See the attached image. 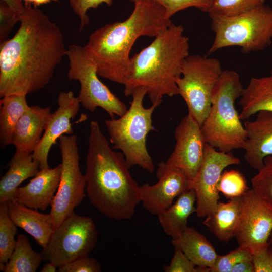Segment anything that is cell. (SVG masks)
<instances>
[{
	"label": "cell",
	"mask_w": 272,
	"mask_h": 272,
	"mask_svg": "<svg viewBox=\"0 0 272 272\" xmlns=\"http://www.w3.org/2000/svg\"><path fill=\"white\" fill-rule=\"evenodd\" d=\"M66 51L59 26L37 7L25 5L16 33L1 43L0 97L43 88Z\"/></svg>",
	"instance_id": "1"
},
{
	"label": "cell",
	"mask_w": 272,
	"mask_h": 272,
	"mask_svg": "<svg viewBox=\"0 0 272 272\" xmlns=\"http://www.w3.org/2000/svg\"><path fill=\"white\" fill-rule=\"evenodd\" d=\"M95 120L91 121L86 156V192L90 203L106 217L129 219L141 202L140 186L122 153L115 152Z\"/></svg>",
	"instance_id": "2"
},
{
	"label": "cell",
	"mask_w": 272,
	"mask_h": 272,
	"mask_svg": "<svg viewBox=\"0 0 272 272\" xmlns=\"http://www.w3.org/2000/svg\"><path fill=\"white\" fill-rule=\"evenodd\" d=\"M124 21L107 24L92 33L83 46L99 77L124 85L131 73L130 50L141 36L155 37L172 23L155 0H137Z\"/></svg>",
	"instance_id": "3"
},
{
	"label": "cell",
	"mask_w": 272,
	"mask_h": 272,
	"mask_svg": "<svg viewBox=\"0 0 272 272\" xmlns=\"http://www.w3.org/2000/svg\"><path fill=\"white\" fill-rule=\"evenodd\" d=\"M183 33L182 25L172 23L131 57L130 75L124 85L125 96L143 89L152 104L158 106L164 96L179 95L176 80L189 55V38Z\"/></svg>",
	"instance_id": "4"
},
{
	"label": "cell",
	"mask_w": 272,
	"mask_h": 272,
	"mask_svg": "<svg viewBox=\"0 0 272 272\" xmlns=\"http://www.w3.org/2000/svg\"><path fill=\"white\" fill-rule=\"evenodd\" d=\"M244 87L239 74L223 70L212 94L211 106L201 130L206 143L228 153L242 149L246 133L235 103Z\"/></svg>",
	"instance_id": "5"
},
{
	"label": "cell",
	"mask_w": 272,
	"mask_h": 272,
	"mask_svg": "<svg viewBox=\"0 0 272 272\" xmlns=\"http://www.w3.org/2000/svg\"><path fill=\"white\" fill-rule=\"evenodd\" d=\"M146 91L135 90L131 94L132 101L126 112L118 119L105 121L112 148L119 150L124 155L128 166H139L152 173L154 170L153 159L146 146L148 133L155 128L152 114L157 105L146 108L143 101Z\"/></svg>",
	"instance_id": "6"
},
{
	"label": "cell",
	"mask_w": 272,
	"mask_h": 272,
	"mask_svg": "<svg viewBox=\"0 0 272 272\" xmlns=\"http://www.w3.org/2000/svg\"><path fill=\"white\" fill-rule=\"evenodd\" d=\"M215 38L207 55L237 46L244 53L261 51L272 42V9L263 5L239 15L211 17Z\"/></svg>",
	"instance_id": "7"
},
{
	"label": "cell",
	"mask_w": 272,
	"mask_h": 272,
	"mask_svg": "<svg viewBox=\"0 0 272 272\" xmlns=\"http://www.w3.org/2000/svg\"><path fill=\"white\" fill-rule=\"evenodd\" d=\"M66 55L69 61L67 77L80 83L77 97L80 104L91 112L101 108L111 118L122 116L127 110L126 105L99 79L96 65L84 47L72 44Z\"/></svg>",
	"instance_id": "8"
},
{
	"label": "cell",
	"mask_w": 272,
	"mask_h": 272,
	"mask_svg": "<svg viewBox=\"0 0 272 272\" xmlns=\"http://www.w3.org/2000/svg\"><path fill=\"white\" fill-rule=\"evenodd\" d=\"M216 58L189 55L182 66L176 84L190 114L201 126L211 106L213 89L222 72Z\"/></svg>",
	"instance_id": "9"
},
{
	"label": "cell",
	"mask_w": 272,
	"mask_h": 272,
	"mask_svg": "<svg viewBox=\"0 0 272 272\" xmlns=\"http://www.w3.org/2000/svg\"><path fill=\"white\" fill-rule=\"evenodd\" d=\"M93 220L74 212L55 228L42 252L43 259L58 267L88 255L97 243Z\"/></svg>",
	"instance_id": "10"
},
{
	"label": "cell",
	"mask_w": 272,
	"mask_h": 272,
	"mask_svg": "<svg viewBox=\"0 0 272 272\" xmlns=\"http://www.w3.org/2000/svg\"><path fill=\"white\" fill-rule=\"evenodd\" d=\"M58 140L61 157V176L49 213L54 229L74 212V209L86 196V177L80 167L77 137L73 134H63Z\"/></svg>",
	"instance_id": "11"
},
{
	"label": "cell",
	"mask_w": 272,
	"mask_h": 272,
	"mask_svg": "<svg viewBox=\"0 0 272 272\" xmlns=\"http://www.w3.org/2000/svg\"><path fill=\"white\" fill-rule=\"evenodd\" d=\"M272 209L251 189L240 197L238 224L234 235L239 246L252 254L264 250L271 244Z\"/></svg>",
	"instance_id": "12"
},
{
	"label": "cell",
	"mask_w": 272,
	"mask_h": 272,
	"mask_svg": "<svg viewBox=\"0 0 272 272\" xmlns=\"http://www.w3.org/2000/svg\"><path fill=\"white\" fill-rule=\"evenodd\" d=\"M240 163V159L232 152L217 151L206 144L202 164L191 181V189L196 194L195 213L198 217H206L215 210L219 199L218 184L224 169Z\"/></svg>",
	"instance_id": "13"
},
{
	"label": "cell",
	"mask_w": 272,
	"mask_h": 272,
	"mask_svg": "<svg viewBox=\"0 0 272 272\" xmlns=\"http://www.w3.org/2000/svg\"><path fill=\"white\" fill-rule=\"evenodd\" d=\"M201 126L189 114L184 117L174 132L175 145L166 163L182 170L192 181L203 159L206 142Z\"/></svg>",
	"instance_id": "14"
},
{
	"label": "cell",
	"mask_w": 272,
	"mask_h": 272,
	"mask_svg": "<svg viewBox=\"0 0 272 272\" xmlns=\"http://www.w3.org/2000/svg\"><path fill=\"white\" fill-rule=\"evenodd\" d=\"M158 182L152 185L140 186L141 199L151 214L158 215L169 208L176 197L191 189V180L181 169L165 162L158 164Z\"/></svg>",
	"instance_id": "15"
},
{
	"label": "cell",
	"mask_w": 272,
	"mask_h": 272,
	"mask_svg": "<svg viewBox=\"0 0 272 272\" xmlns=\"http://www.w3.org/2000/svg\"><path fill=\"white\" fill-rule=\"evenodd\" d=\"M58 107L52 113L40 143L32 153L40 163V169L49 168L48 157L52 146L63 134H72L71 123L78 114L80 103L72 91L61 92L57 98Z\"/></svg>",
	"instance_id": "16"
},
{
	"label": "cell",
	"mask_w": 272,
	"mask_h": 272,
	"mask_svg": "<svg viewBox=\"0 0 272 272\" xmlns=\"http://www.w3.org/2000/svg\"><path fill=\"white\" fill-rule=\"evenodd\" d=\"M256 114L254 120L243 123L246 139L242 149L246 162L259 171L265 158L272 155V112L262 110Z\"/></svg>",
	"instance_id": "17"
},
{
	"label": "cell",
	"mask_w": 272,
	"mask_h": 272,
	"mask_svg": "<svg viewBox=\"0 0 272 272\" xmlns=\"http://www.w3.org/2000/svg\"><path fill=\"white\" fill-rule=\"evenodd\" d=\"M61 164L40 169L26 185L19 187L13 200L27 207L45 211L51 206L61 176Z\"/></svg>",
	"instance_id": "18"
},
{
	"label": "cell",
	"mask_w": 272,
	"mask_h": 272,
	"mask_svg": "<svg viewBox=\"0 0 272 272\" xmlns=\"http://www.w3.org/2000/svg\"><path fill=\"white\" fill-rule=\"evenodd\" d=\"M49 107L29 106L17 122L12 144L16 150L32 154L40 143L51 114Z\"/></svg>",
	"instance_id": "19"
},
{
	"label": "cell",
	"mask_w": 272,
	"mask_h": 272,
	"mask_svg": "<svg viewBox=\"0 0 272 272\" xmlns=\"http://www.w3.org/2000/svg\"><path fill=\"white\" fill-rule=\"evenodd\" d=\"M10 216L17 227L31 235L38 244L46 246L54 230L50 214H43L14 200L7 202Z\"/></svg>",
	"instance_id": "20"
},
{
	"label": "cell",
	"mask_w": 272,
	"mask_h": 272,
	"mask_svg": "<svg viewBox=\"0 0 272 272\" xmlns=\"http://www.w3.org/2000/svg\"><path fill=\"white\" fill-rule=\"evenodd\" d=\"M8 169L0 180V203L13 200L20 185L34 177L40 170V163L32 154L16 151L10 160Z\"/></svg>",
	"instance_id": "21"
},
{
	"label": "cell",
	"mask_w": 272,
	"mask_h": 272,
	"mask_svg": "<svg viewBox=\"0 0 272 272\" xmlns=\"http://www.w3.org/2000/svg\"><path fill=\"white\" fill-rule=\"evenodd\" d=\"M238 103L241 120H248L260 111L272 112V69L268 76L250 79Z\"/></svg>",
	"instance_id": "22"
},
{
	"label": "cell",
	"mask_w": 272,
	"mask_h": 272,
	"mask_svg": "<svg viewBox=\"0 0 272 272\" xmlns=\"http://www.w3.org/2000/svg\"><path fill=\"white\" fill-rule=\"evenodd\" d=\"M196 194L191 189L177 197L176 201L157 216L159 223L167 235L178 238L188 227L189 217L196 212Z\"/></svg>",
	"instance_id": "23"
},
{
	"label": "cell",
	"mask_w": 272,
	"mask_h": 272,
	"mask_svg": "<svg viewBox=\"0 0 272 272\" xmlns=\"http://www.w3.org/2000/svg\"><path fill=\"white\" fill-rule=\"evenodd\" d=\"M240 197L228 202H218L215 210L206 217L202 223L220 241L228 242L234 235L240 214Z\"/></svg>",
	"instance_id": "24"
},
{
	"label": "cell",
	"mask_w": 272,
	"mask_h": 272,
	"mask_svg": "<svg viewBox=\"0 0 272 272\" xmlns=\"http://www.w3.org/2000/svg\"><path fill=\"white\" fill-rule=\"evenodd\" d=\"M171 243L196 267L211 268L218 255L211 242L194 228L187 227L181 236L172 239Z\"/></svg>",
	"instance_id": "25"
},
{
	"label": "cell",
	"mask_w": 272,
	"mask_h": 272,
	"mask_svg": "<svg viewBox=\"0 0 272 272\" xmlns=\"http://www.w3.org/2000/svg\"><path fill=\"white\" fill-rule=\"evenodd\" d=\"M26 94H12L0 100V144L2 148L12 144L15 126L29 108Z\"/></svg>",
	"instance_id": "26"
},
{
	"label": "cell",
	"mask_w": 272,
	"mask_h": 272,
	"mask_svg": "<svg viewBox=\"0 0 272 272\" xmlns=\"http://www.w3.org/2000/svg\"><path fill=\"white\" fill-rule=\"evenodd\" d=\"M43 259L42 253L31 247L27 236L17 237L14 250L2 270L4 272H35Z\"/></svg>",
	"instance_id": "27"
},
{
	"label": "cell",
	"mask_w": 272,
	"mask_h": 272,
	"mask_svg": "<svg viewBox=\"0 0 272 272\" xmlns=\"http://www.w3.org/2000/svg\"><path fill=\"white\" fill-rule=\"evenodd\" d=\"M17 226L11 219L7 202L0 203V269L2 270L16 246Z\"/></svg>",
	"instance_id": "28"
},
{
	"label": "cell",
	"mask_w": 272,
	"mask_h": 272,
	"mask_svg": "<svg viewBox=\"0 0 272 272\" xmlns=\"http://www.w3.org/2000/svg\"><path fill=\"white\" fill-rule=\"evenodd\" d=\"M265 0H211L208 13L211 17L239 15L264 5Z\"/></svg>",
	"instance_id": "29"
},
{
	"label": "cell",
	"mask_w": 272,
	"mask_h": 272,
	"mask_svg": "<svg viewBox=\"0 0 272 272\" xmlns=\"http://www.w3.org/2000/svg\"><path fill=\"white\" fill-rule=\"evenodd\" d=\"M249 189L245 177L237 170L223 171L218 184L219 193L229 199L241 197Z\"/></svg>",
	"instance_id": "30"
},
{
	"label": "cell",
	"mask_w": 272,
	"mask_h": 272,
	"mask_svg": "<svg viewBox=\"0 0 272 272\" xmlns=\"http://www.w3.org/2000/svg\"><path fill=\"white\" fill-rule=\"evenodd\" d=\"M252 190L272 209V155L264 159L263 167L251 179Z\"/></svg>",
	"instance_id": "31"
},
{
	"label": "cell",
	"mask_w": 272,
	"mask_h": 272,
	"mask_svg": "<svg viewBox=\"0 0 272 272\" xmlns=\"http://www.w3.org/2000/svg\"><path fill=\"white\" fill-rule=\"evenodd\" d=\"M252 254L248 249L238 246L224 255H218L211 272H231L232 267L237 263L252 259Z\"/></svg>",
	"instance_id": "32"
},
{
	"label": "cell",
	"mask_w": 272,
	"mask_h": 272,
	"mask_svg": "<svg viewBox=\"0 0 272 272\" xmlns=\"http://www.w3.org/2000/svg\"><path fill=\"white\" fill-rule=\"evenodd\" d=\"M165 9L166 16L171 18L176 13L190 7H194L207 13L211 0H155Z\"/></svg>",
	"instance_id": "33"
},
{
	"label": "cell",
	"mask_w": 272,
	"mask_h": 272,
	"mask_svg": "<svg viewBox=\"0 0 272 272\" xmlns=\"http://www.w3.org/2000/svg\"><path fill=\"white\" fill-rule=\"evenodd\" d=\"M113 2V0H69L70 7L80 20V31L90 22L87 14L90 9H96L103 3L111 6Z\"/></svg>",
	"instance_id": "34"
},
{
	"label": "cell",
	"mask_w": 272,
	"mask_h": 272,
	"mask_svg": "<svg viewBox=\"0 0 272 272\" xmlns=\"http://www.w3.org/2000/svg\"><path fill=\"white\" fill-rule=\"evenodd\" d=\"M21 17L14 13L3 1L0 0V42L7 40L14 26L20 22Z\"/></svg>",
	"instance_id": "35"
},
{
	"label": "cell",
	"mask_w": 272,
	"mask_h": 272,
	"mask_svg": "<svg viewBox=\"0 0 272 272\" xmlns=\"http://www.w3.org/2000/svg\"><path fill=\"white\" fill-rule=\"evenodd\" d=\"M59 272H100L101 267L94 258L88 256L76 259L58 267Z\"/></svg>",
	"instance_id": "36"
},
{
	"label": "cell",
	"mask_w": 272,
	"mask_h": 272,
	"mask_svg": "<svg viewBox=\"0 0 272 272\" xmlns=\"http://www.w3.org/2000/svg\"><path fill=\"white\" fill-rule=\"evenodd\" d=\"M163 268L165 272H199L197 267L181 249L176 247L170 263L164 265Z\"/></svg>",
	"instance_id": "37"
},
{
	"label": "cell",
	"mask_w": 272,
	"mask_h": 272,
	"mask_svg": "<svg viewBox=\"0 0 272 272\" xmlns=\"http://www.w3.org/2000/svg\"><path fill=\"white\" fill-rule=\"evenodd\" d=\"M252 261L255 272H272V246L271 244L264 250L252 254Z\"/></svg>",
	"instance_id": "38"
},
{
	"label": "cell",
	"mask_w": 272,
	"mask_h": 272,
	"mask_svg": "<svg viewBox=\"0 0 272 272\" xmlns=\"http://www.w3.org/2000/svg\"><path fill=\"white\" fill-rule=\"evenodd\" d=\"M231 272H255L252 259L237 263L232 267Z\"/></svg>",
	"instance_id": "39"
},
{
	"label": "cell",
	"mask_w": 272,
	"mask_h": 272,
	"mask_svg": "<svg viewBox=\"0 0 272 272\" xmlns=\"http://www.w3.org/2000/svg\"><path fill=\"white\" fill-rule=\"evenodd\" d=\"M5 2L9 8L17 15L21 16L25 5L23 4V0H1Z\"/></svg>",
	"instance_id": "40"
},
{
	"label": "cell",
	"mask_w": 272,
	"mask_h": 272,
	"mask_svg": "<svg viewBox=\"0 0 272 272\" xmlns=\"http://www.w3.org/2000/svg\"><path fill=\"white\" fill-rule=\"evenodd\" d=\"M57 267H58L53 263L51 262H49L46 263L45 265H44V266L42 268L40 271L41 272H55L56 271Z\"/></svg>",
	"instance_id": "41"
},
{
	"label": "cell",
	"mask_w": 272,
	"mask_h": 272,
	"mask_svg": "<svg viewBox=\"0 0 272 272\" xmlns=\"http://www.w3.org/2000/svg\"><path fill=\"white\" fill-rule=\"evenodd\" d=\"M51 2H57L58 0H34L33 4L34 7H37L41 5L48 4Z\"/></svg>",
	"instance_id": "42"
},
{
	"label": "cell",
	"mask_w": 272,
	"mask_h": 272,
	"mask_svg": "<svg viewBox=\"0 0 272 272\" xmlns=\"http://www.w3.org/2000/svg\"><path fill=\"white\" fill-rule=\"evenodd\" d=\"M23 2L25 3V5H31V4L33 3L34 0H23Z\"/></svg>",
	"instance_id": "43"
},
{
	"label": "cell",
	"mask_w": 272,
	"mask_h": 272,
	"mask_svg": "<svg viewBox=\"0 0 272 272\" xmlns=\"http://www.w3.org/2000/svg\"><path fill=\"white\" fill-rule=\"evenodd\" d=\"M269 241L270 243V244H272V232H271V234L270 235Z\"/></svg>",
	"instance_id": "44"
},
{
	"label": "cell",
	"mask_w": 272,
	"mask_h": 272,
	"mask_svg": "<svg viewBox=\"0 0 272 272\" xmlns=\"http://www.w3.org/2000/svg\"><path fill=\"white\" fill-rule=\"evenodd\" d=\"M130 2H133V3H135L137 0H129Z\"/></svg>",
	"instance_id": "45"
}]
</instances>
